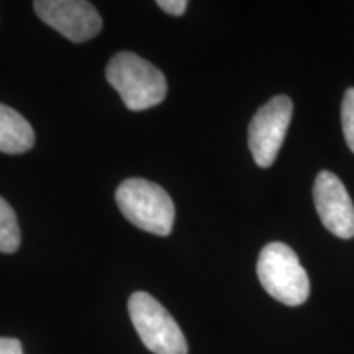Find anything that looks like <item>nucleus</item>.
Instances as JSON below:
<instances>
[{
    "label": "nucleus",
    "instance_id": "f257e3e1",
    "mask_svg": "<svg viewBox=\"0 0 354 354\" xmlns=\"http://www.w3.org/2000/svg\"><path fill=\"white\" fill-rule=\"evenodd\" d=\"M105 76L131 112L151 109L166 99L167 82L156 66L130 51L115 55Z\"/></svg>",
    "mask_w": 354,
    "mask_h": 354
},
{
    "label": "nucleus",
    "instance_id": "f03ea898",
    "mask_svg": "<svg viewBox=\"0 0 354 354\" xmlns=\"http://www.w3.org/2000/svg\"><path fill=\"white\" fill-rule=\"evenodd\" d=\"M115 201L123 216L143 232L158 236H167L172 232L174 202L161 185L133 177L118 185Z\"/></svg>",
    "mask_w": 354,
    "mask_h": 354
},
{
    "label": "nucleus",
    "instance_id": "7ed1b4c3",
    "mask_svg": "<svg viewBox=\"0 0 354 354\" xmlns=\"http://www.w3.org/2000/svg\"><path fill=\"white\" fill-rule=\"evenodd\" d=\"M258 277L272 299L289 307L302 305L308 299L310 281L295 251L284 243H269L261 251Z\"/></svg>",
    "mask_w": 354,
    "mask_h": 354
},
{
    "label": "nucleus",
    "instance_id": "20e7f679",
    "mask_svg": "<svg viewBox=\"0 0 354 354\" xmlns=\"http://www.w3.org/2000/svg\"><path fill=\"white\" fill-rule=\"evenodd\" d=\"M128 312L136 333L154 354H187L183 330L153 295L135 292L128 300Z\"/></svg>",
    "mask_w": 354,
    "mask_h": 354
},
{
    "label": "nucleus",
    "instance_id": "39448f33",
    "mask_svg": "<svg viewBox=\"0 0 354 354\" xmlns=\"http://www.w3.org/2000/svg\"><path fill=\"white\" fill-rule=\"evenodd\" d=\"M294 104L287 95H277L254 113L248 130V145L259 167L274 165L286 140Z\"/></svg>",
    "mask_w": 354,
    "mask_h": 354
},
{
    "label": "nucleus",
    "instance_id": "423d86ee",
    "mask_svg": "<svg viewBox=\"0 0 354 354\" xmlns=\"http://www.w3.org/2000/svg\"><path fill=\"white\" fill-rule=\"evenodd\" d=\"M33 7L44 24L74 43L87 41L102 30V19L91 2L37 0Z\"/></svg>",
    "mask_w": 354,
    "mask_h": 354
},
{
    "label": "nucleus",
    "instance_id": "0eeeda50",
    "mask_svg": "<svg viewBox=\"0 0 354 354\" xmlns=\"http://www.w3.org/2000/svg\"><path fill=\"white\" fill-rule=\"evenodd\" d=\"M313 202L323 227L343 240L354 236V205L339 177L322 171L313 184Z\"/></svg>",
    "mask_w": 354,
    "mask_h": 354
},
{
    "label": "nucleus",
    "instance_id": "6e6552de",
    "mask_svg": "<svg viewBox=\"0 0 354 354\" xmlns=\"http://www.w3.org/2000/svg\"><path fill=\"white\" fill-rule=\"evenodd\" d=\"M35 131L25 117L0 104V153L24 154L33 148Z\"/></svg>",
    "mask_w": 354,
    "mask_h": 354
},
{
    "label": "nucleus",
    "instance_id": "1a4fd4ad",
    "mask_svg": "<svg viewBox=\"0 0 354 354\" xmlns=\"http://www.w3.org/2000/svg\"><path fill=\"white\" fill-rule=\"evenodd\" d=\"M21 233L15 210L6 198L0 197V253H15L20 248Z\"/></svg>",
    "mask_w": 354,
    "mask_h": 354
},
{
    "label": "nucleus",
    "instance_id": "9d476101",
    "mask_svg": "<svg viewBox=\"0 0 354 354\" xmlns=\"http://www.w3.org/2000/svg\"><path fill=\"white\" fill-rule=\"evenodd\" d=\"M342 125L348 148L354 153V87L344 92L342 104Z\"/></svg>",
    "mask_w": 354,
    "mask_h": 354
},
{
    "label": "nucleus",
    "instance_id": "9b49d317",
    "mask_svg": "<svg viewBox=\"0 0 354 354\" xmlns=\"http://www.w3.org/2000/svg\"><path fill=\"white\" fill-rule=\"evenodd\" d=\"M156 3L158 7H161L166 13L174 17L183 15L185 8H187V2H185V0H159Z\"/></svg>",
    "mask_w": 354,
    "mask_h": 354
},
{
    "label": "nucleus",
    "instance_id": "f8f14e48",
    "mask_svg": "<svg viewBox=\"0 0 354 354\" xmlns=\"http://www.w3.org/2000/svg\"><path fill=\"white\" fill-rule=\"evenodd\" d=\"M0 354H24V348L17 338H0Z\"/></svg>",
    "mask_w": 354,
    "mask_h": 354
}]
</instances>
